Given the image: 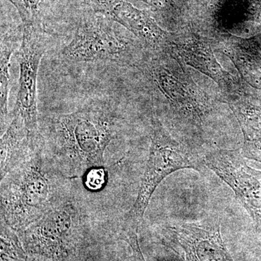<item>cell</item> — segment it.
I'll list each match as a JSON object with an SVG mask.
<instances>
[{"label":"cell","instance_id":"obj_2","mask_svg":"<svg viewBox=\"0 0 261 261\" xmlns=\"http://www.w3.org/2000/svg\"><path fill=\"white\" fill-rule=\"evenodd\" d=\"M42 149L38 146L2 180V220L14 231L25 229L63 200Z\"/></svg>","mask_w":261,"mask_h":261},{"label":"cell","instance_id":"obj_13","mask_svg":"<svg viewBox=\"0 0 261 261\" xmlns=\"http://www.w3.org/2000/svg\"><path fill=\"white\" fill-rule=\"evenodd\" d=\"M19 34L17 30H8L1 35L0 51V109H1V132L6 124L8 114V104L9 97L10 67L12 56L18 45Z\"/></svg>","mask_w":261,"mask_h":261},{"label":"cell","instance_id":"obj_14","mask_svg":"<svg viewBox=\"0 0 261 261\" xmlns=\"http://www.w3.org/2000/svg\"><path fill=\"white\" fill-rule=\"evenodd\" d=\"M1 261H29L14 230L3 220L1 221Z\"/></svg>","mask_w":261,"mask_h":261},{"label":"cell","instance_id":"obj_15","mask_svg":"<svg viewBox=\"0 0 261 261\" xmlns=\"http://www.w3.org/2000/svg\"><path fill=\"white\" fill-rule=\"evenodd\" d=\"M18 10L23 27H41L40 19L45 0H9Z\"/></svg>","mask_w":261,"mask_h":261},{"label":"cell","instance_id":"obj_12","mask_svg":"<svg viewBox=\"0 0 261 261\" xmlns=\"http://www.w3.org/2000/svg\"><path fill=\"white\" fill-rule=\"evenodd\" d=\"M168 44H173L180 56L183 57L189 64L198 68L216 82L224 80L226 72L216 61L210 48L205 44L199 40H191L178 44L168 42Z\"/></svg>","mask_w":261,"mask_h":261},{"label":"cell","instance_id":"obj_4","mask_svg":"<svg viewBox=\"0 0 261 261\" xmlns=\"http://www.w3.org/2000/svg\"><path fill=\"white\" fill-rule=\"evenodd\" d=\"M81 230L78 207L63 200L21 233L29 253L46 260L65 261L76 248Z\"/></svg>","mask_w":261,"mask_h":261},{"label":"cell","instance_id":"obj_18","mask_svg":"<svg viewBox=\"0 0 261 261\" xmlns=\"http://www.w3.org/2000/svg\"><path fill=\"white\" fill-rule=\"evenodd\" d=\"M140 257H141V260H142V261H146L145 257H144V256H143V254H142V252H141Z\"/></svg>","mask_w":261,"mask_h":261},{"label":"cell","instance_id":"obj_10","mask_svg":"<svg viewBox=\"0 0 261 261\" xmlns=\"http://www.w3.org/2000/svg\"><path fill=\"white\" fill-rule=\"evenodd\" d=\"M40 145L41 140H33L23 120L18 115L13 114L1 138V181Z\"/></svg>","mask_w":261,"mask_h":261},{"label":"cell","instance_id":"obj_5","mask_svg":"<svg viewBox=\"0 0 261 261\" xmlns=\"http://www.w3.org/2000/svg\"><path fill=\"white\" fill-rule=\"evenodd\" d=\"M47 37L42 27H23L18 53L20 67L18 94L13 114L23 120L33 140H40L38 127V72L47 47Z\"/></svg>","mask_w":261,"mask_h":261},{"label":"cell","instance_id":"obj_11","mask_svg":"<svg viewBox=\"0 0 261 261\" xmlns=\"http://www.w3.org/2000/svg\"><path fill=\"white\" fill-rule=\"evenodd\" d=\"M229 105L243 134L242 154L245 159L261 163L260 105L247 99Z\"/></svg>","mask_w":261,"mask_h":261},{"label":"cell","instance_id":"obj_6","mask_svg":"<svg viewBox=\"0 0 261 261\" xmlns=\"http://www.w3.org/2000/svg\"><path fill=\"white\" fill-rule=\"evenodd\" d=\"M244 158L238 150L222 149L206 154L203 163L232 190L261 231V171L250 167Z\"/></svg>","mask_w":261,"mask_h":261},{"label":"cell","instance_id":"obj_7","mask_svg":"<svg viewBox=\"0 0 261 261\" xmlns=\"http://www.w3.org/2000/svg\"><path fill=\"white\" fill-rule=\"evenodd\" d=\"M128 49L126 39L112 24L104 18H92L80 23L61 54L74 63L114 62L123 60Z\"/></svg>","mask_w":261,"mask_h":261},{"label":"cell","instance_id":"obj_8","mask_svg":"<svg viewBox=\"0 0 261 261\" xmlns=\"http://www.w3.org/2000/svg\"><path fill=\"white\" fill-rule=\"evenodd\" d=\"M167 230L185 252V261H234L223 240L217 221L182 223Z\"/></svg>","mask_w":261,"mask_h":261},{"label":"cell","instance_id":"obj_19","mask_svg":"<svg viewBox=\"0 0 261 261\" xmlns=\"http://www.w3.org/2000/svg\"><path fill=\"white\" fill-rule=\"evenodd\" d=\"M29 261H33L32 260H30V259H29ZM34 261H37V260H34Z\"/></svg>","mask_w":261,"mask_h":261},{"label":"cell","instance_id":"obj_9","mask_svg":"<svg viewBox=\"0 0 261 261\" xmlns=\"http://www.w3.org/2000/svg\"><path fill=\"white\" fill-rule=\"evenodd\" d=\"M96 13L121 24L152 48L168 44L167 35L144 12L123 0H85Z\"/></svg>","mask_w":261,"mask_h":261},{"label":"cell","instance_id":"obj_16","mask_svg":"<svg viewBox=\"0 0 261 261\" xmlns=\"http://www.w3.org/2000/svg\"><path fill=\"white\" fill-rule=\"evenodd\" d=\"M106 182V172L102 167L94 168L87 171L86 174V186L91 190H98L102 188Z\"/></svg>","mask_w":261,"mask_h":261},{"label":"cell","instance_id":"obj_3","mask_svg":"<svg viewBox=\"0 0 261 261\" xmlns=\"http://www.w3.org/2000/svg\"><path fill=\"white\" fill-rule=\"evenodd\" d=\"M204 166L169 135L159 120H154L145 172L137 199L126 216L128 229H138L152 195L164 178L185 168L201 171Z\"/></svg>","mask_w":261,"mask_h":261},{"label":"cell","instance_id":"obj_17","mask_svg":"<svg viewBox=\"0 0 261 261\" xmlns=\"http://www.w3.org/2000/svg\"><path fill=\"white\" fill-rule=\"evenodd\" d=\"M142 1L145 2L148 4L154 5V6H161L164 3L165 0H142Z\"/></svg>","mask_w":261,"mask_h":261},{"label":"cell","instance_id":"obj_1","mask_svg":"<svg viewBox=\"0 0 261 261\" xmlns=\"http://www.w3.org/2000/svg\"><path fill=\"white\" fill-rule=\"evenodd\" d=\"M114 115L101 104L88 105L53 118L49 143L61 172L75 177L102 167L116 132Z\"/></svg>","mask_w":261,"mask_h":261}]
</instances>
